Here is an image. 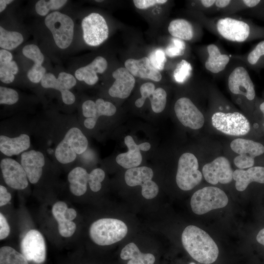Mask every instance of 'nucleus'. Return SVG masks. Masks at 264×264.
Here are the masks:
<instances>
[{
  "label": "nucleus",
  "instance_id": "nucleus-5",
  "mask_svg": "<svg viewBox=\"0 0 264 264\" xmlns=\"http://www.w3.org/2000/svg\"><path fill=\"white\" fill-rule=\"evenodd\" d=\"M228 202V197L223 191L218 187L207 186L194 193L190 204L194 213L202 215L214 209L223 208Z\"/></svg>",
  "mask_w": 264,
  "mask_h": 264
},
{
  "label": "nucleus",
  "instance_id": "nucleus-39",
  "mask_svg": "<svg viewBox=\"0 0 264 264\" xmlns=\"http://www.w3.org/2000/svg\"><path fill=\"white\" fill-rule=\"evenodd\" d=\"M41 85L44 88H51L60 91L61 95L64 94L67 89L65 85L51 73H46L41 81Z\"/></svg>",
  "mask_w": 264,
  "mask_h": 264
},
{
  "label": "nucleus",
  "instance_id": "nucleus-21",
  "mask_svg": "<svg viewBox=\"0 0 264 264\" xmlns=\"http://www.w3.org/2000/svg\"><path fill=\"white\" fill-rule=\"evenodd\" d=\"M21 163L29 182L35 184L40 179L45 164L44 154L40 151L30 150L22 154Z\"/></svg>",
  "mask_w": 264,
  "mask_h": 264
},
{
  "label": "nucleus",
  "instance_id": "nucleus-13",
  "mask_svg": "<svg viewBox=\"0 0 264 264\" xmlns=\"http://www.w3.org/2000/svg\"><path fill=\"white\" fill-rule=\"evenodd\" d=\"M174 110L177 119L185 127L198 130L203 126L204 116L190 98H179L175 104Z\"/></svg>",
  "mask_w": 264,
  "mask_h": 264
},
{
  "label": "nucleus",
  "instance_id": "nucleus-47",
  "mask_svg": "<svg viewBox=\"0 0 264 264\" xmlns=\"http://www.w3.org/2000/svg\"><path fill=\"white\" fill-rule=\"evenodd\" d=\"M257 241L264 246V228L261 229L256 236Z\"/></svg>",
  "mask_w": 264,
  "mask_h": 264
},
{
  "label": "nucleus",
  "instance_id": "nucleus-14",
  "mask_svg": "<svg viewBox=\"0 0 264 264\" xmlns=\"http://www.w3.org/2000/svg\"><path fill=\"white\" fill-rule=\"evenodd\" d=\"M21 251L28 261L39 264L44 263L46 247L42 234L35 229L28 231L21 241Z\"/></svg>",
  "mask_w": 264,
  "mask_h": 264
},
{
  "label": "nucleus",
  "instance_id": "nucleus-6",
  "mask_svg": "<svg viewBox=\"0 0 264 264\" xmlns=\"http://www.w3.org/2000/svg\"><path fill=\"white\" fill-rule=\"evenodd\" d=\"M244 64L233 65L229 69L226 81L230 92L235 96H242L248 101L256 97L254 83Z\"/></svg>",
  "mask_w": 264,
  "mask_h": 264
},
{
  "label": "nucleus",
  "instance_id": "nucleus-16",
  "mask_svg": "<svg viewBox=\"0 0 264 264\" xmlns=\"http://www.w3.org/2000/svg\"><path fill=\"white\" fill-rule=\"evenodd\" d=\"M0 166L4 182L9 187L16 190L27 187L28 179L21 164L13 159L5 158L1 160Z\"/></svg>",
  "mask_w": 264,
  "mask_h": 264
},
{
  "label": "nucleus",
  "instance_id": "nucleus-18",
  "mask_svg": "<svg viewBox=\"0 0 264 264\" xmlns=\"http://www.w3.org/2000/svg\"><path fill=\"white\" fill-rule=\"evenodd\" d=\"M82 110L83 115L87 118L84 122L85 126L92 129L100 116H112L116 112V108L111 103L99 98L95 102L90 100L85 101Z\"/></svg>",
  "mask_w": 264,
  "mask_h": 264
},
{
  "label": "nucleus",
  "instance_id": "nucleus-26",
  "mask_svg": "<svg viewBox=\"0 0 264 264\" xmlns=\"http://www.w3.org/2000/svg\"><path fill=\"white\" fill-rule=\"evenodd\" d=\"M233 178L236 181L235 187L239 191L245 190L252 182L264 184V167L254 166L246 170L237 169L233 172Z\"/></svg>",
  "mask_w": 264,
  "mask_h": 264
},
{
  "label": "nucleus",
  "instance_id": "nucleus-46",
  "mask_svg": "<svg viewBox=\"0 0 264 264\" xmlns=\"http://www.w3.org/2000/svg\"><path fill=\"white\" fill-rule=\"evenodd\" d=\"M11 199V195L3 185L0 186V206L7 204Z\"/></svg>",
  "mask_w": 264,
  "mask_h": 264
},
{
  "label": "nucleus",
  "instance_id": "nucleus-2",
  "mask_svg": "<svg viewBox=\"0 0 264 264\" xmlns=\"http://www.w3.org/2000/svg\"><path fill=\"white\" fill-rule=\"evenodd\" d=\"M183 246L196 261L202 264L215 262L219 255L216 242L203 230L195 225L187 226L181 236Z\"/></svg>",
  "mask_w": 264,
  "mask_h": 264
},
{
  "label": "nucleus",
  "instance_id": "nucleus-17",
  "mask_svg": "<svg viewBox=\"0 0 264 264\" xmlns=\"http://www.w3.org/2000/svg\"><path fill=\"white\" fill-rule=\"evenodd\" d=\"M203 66L208 72L214 74L223 72L229 65L231 57L222 53L215 44H210L202 49Z\"/></svg>",
  "mask_w": 264,
  "mask_h": 264
},
{
  "label": "nucleus",
  "instance_id": "nucleus-29",
  "mask_svg": "<svg viewBox=\"0 0 264 264\" xmlns=\"http://www.w3.org/2000/svg\"><path fill=\"white\" fill-rule=\"evenodd\" d=\"M89 176V174L82 167H77L72 169L67 176L69 190L71 193L76 196L84 195L87 190Z\"/></svg>",
  "mask_w": 264,
  "mask_h": 264
},
{
  "label": "nucleus",
  "instance_id": "nucleus-43",
  "mask_svg": "<svg viewBox=\"0 0 264 264\" xmlns=\"http://www.w3.org/2000/svg\"><path fill=\"white\" fill-rule=\"evenodd\" d=\"M58 79L68 90L76 84V80L75 77L71 74L65 72H60L58 75Z\"/></svg>",
  "mask_w": 264,
  "mask_h": 264
},
{
  "label": "nucleus",
  "instance_id": "nucleus-50",
  "mask_svg": "<svg viewBox=\"0 0 264 264\" xmlns=\"http://www.w3.org/2000/svg\"><path fill=\"white\" fill-rule=\"evenodd\" d=\"M103 1V0H96V1H97V2H101V1Z\"/></svg>",
  "mask_w": 264,
  "mask_h": 264
},
{
  "label": "nucleus",
  "instance_id": "nucleus-20",
  "mask_svg": "<svg viewBox=\"0 0 264 264\" xmlns=\"http://www.w3.org/2000/svg\"><path fill=\"white\" fill-rule=\"evenodd\" d=\"M140 91L141 97L135 101L136 107H142L146 98H149L154 112L160 113L164 110L167 102V93L163 88H155L153 83L147 82L141 86Z\"/></svg>",
  "mask_w": 264,
  "mask_h": 264
},
{
  "label": "nucleus",
  "instance_id": "nucleus-8",
  "mask_svg": "<svg viewBox=\"0 0 264 264\" xmlns=\"http://www.w3.org/2000/svg\"><path fill=\"white\" fill-rule=\"evenodd\" d=\"M213 127L227 135L242 136L247 134L251 130L250 124L242 113L234 111H217L211 117Z\"/></svg>",
  "mask_w": 264,
  "mask_h": 264
},
{
  "label": "nucleus",
  "instance_id": "nucleus-27",
  "mask_svg": "<svg viewBox=\"0 0 264 264\" xmlns=\"http://www.w3.org/2000/svg\"><path fill=\"white\" fill-rule=\"evenodd\" d=\"M107 66V60L102 56H98L89 64L77 69L75 76L79 81H83L89 85H93L98 81L97 73H103Z\"/></svg>",
  "mask_w": 264,
  "mask_h": 264
},
{
  "label": "nucleus",
  "instance_id": "nucleus-22",
  "mask_svg": "<svg viewBox=\"0 0 264 264\" xmlns=\"http://www.w3.org/2000/svg\"><path fill=\"white\" fill-rule=\"evenodd\" d=\"M115 81L108 92L113 97L125 99L128 97L135 83L134 76L125 67H120L112 74Z\"/></svg>",
  "mask_w": 264,
  "mask_h": 264
},
{
  "label": "nucleus",
  "instance_id": "nucleus-31",
  "mask_svg": "<svg viewBox=\"0 0 264 264\" xmlns=\"http://www.w3.org/2000/svg\"><path fill=\"white\" fill-rule=\"evenodd\" d=\"M120 257L122 260H130L127 264H154L155 257L151 253H142L133 242L127 244L121 250Z\"/></svg>",
  "mask_w": 264,
  "mask_h": 264
},
{
  "label": "nucleus",
  "instance_id": "nucleus-25",
  "mask_svg": "<svg viewBox=\"0 0 264 264\" xmlns=\"http://www.w3.org/2000/svg\"><path fill=\"white\" fill-rule=\"evenodd\" d=\"M168 29L173 37L183 41H192L203 35L201 28L196 29L191 22L184 19L172 20L169 24Z\"/></svg>",
  "mask_w": 264,
  "mask_h": 264
},
{
  "label": "nucleus",
  "instance_id": "nucleus-40",
  "mask_svg": "<svg viewBox=\"0 0 264 264\" xmlns=\"http://www.w3.org/2000/svg\"><path fill=\"white\" fill-rule=\"evenodd\" d=\"M105 176V172L100 168H96L89 173L88 184L92 191L96 192L101 189V183Z\"/></svg>",
  "mask_w": 264,
  "mask_h": 264
},
{
  "label": "nucleus",
  "instance_id": "nucleus-11",
  "mask_svg": "<svg viewBox=\"0 0 264 264\" xmlns=\"http://www.w3.org/2000/svg\"><path fill=\"white\" fill-rule=\"evenodd\" d=\"M81 25L85 42L90 46H98L106 40L109 28L106 20L100 14L92 13L82 20Z\"/></svg>",
  "mask_w": 264,
  "mask_h": 264
},
{
  "label": "nucleus",
  "instance_id": "nucleus-42",
  "mask_svg": "<svg viewBox=\"0 0 264 264\" xmlns=\"http://www.w3.org/2000/svg\"><path fill=\"white\" fill-rule=\"evenodd\" d=\"M19 100L18 92L14 89L4 87H0V104L13 105Z\"/></svg>",
  "mask_w": 264,
  "mask_h": 264
},
{
  "label": "nucleus",
  "instance_id": "nucleus-4",
  "mask_svg": "<svg viewBox=\"0 0 264 264\" xmlns=\"http://www.w3.org/2000/svg\"><path fill=\"white\" fill-rule=\"evenodd\" d=\"M88 141L82 132L77 127L70 128L64 138L57 145L55 156L61 163L73 162L77 154H81L87 150Z\"/></svg>",
  "mask_w": 264,
  "mask_h": 264
},
{
  "label": "nucleus",
  "instance_id": "nucleus-24",
  "mask_svg": "<svg viewBox=\"0 0 264 264\" xmlns=\"http://www.w3.org/2000/svg\"><path fill=\"white\" fill-rule=\"evenodd\" d=\"M22 52L25 57L34 62V65L27 72L28 78L33 83H39L46 73L45 68L42 66L44 60L43 53L35 44L25 45L22 48Z\"/></svg>",
  "mask_w": 264,
  "mask_h": 264
},
{
  "label": "nucleus",
  "instance_id": "nucleus-33",
  "mask_svg": "<svg viewBox=\"0 0 264 264\" xmlns=\"http://www.w3.org/2000/svg\"><path fill=\"white\" fill-rule=\"evenodd\" d=\"M23 41L22 35L16 31H9L0 26V46L4 49L12 50Z\"/></svg>",
  "mask_w": 264,
  "mask_h": 264
},
{
  "label": "nucleus",
  "instance_id": "nucleus-30",
  "mask_svg": "<svg viewBox=\"0 0 264 264\" xmlns=\"http://www.w3.org/2000/svg\"><path fill=\"white\" fill-rule=\"evenodd\" d=\"M67 207L65 202L59 201L56 202L52 208L53 216L58 222L59 232L64 237H71L76 229L75 222L67 220L64 216V212Z\"/></svg>",
  "mask_w": 264,
  "mask_h": 264
},
{
  "label": "nucleus",
  "instance_id": "nucleus-44",
  "mask_svg": "<svg viewBox=\"0 0 264 264\" xmlns=\"http://www.w3.org/2000/svg\"><path fill=\"white\" fill-rule=\"evenodd\" d=\"M135 7L140 9H145L156 4H162L167 2V0H134Z\"/></svg>",
  "mask_w": 264,
  "mask_h": 264
},
{
  "label": "nucleus",
  "instance_id": "nucleus-34",
  "mask_svg": "<svg viewBox=\"0 0 264 264\" xmlns=\"http://www.w3.org/2000/svg\"><path fill=\"white\" fill-rule=\"evenodd\" d=\"M0 264H28L22 253L11 247L2 246L0 249Z\"/></svg>",
  "mask_w": 264,
  "mask_h": 264
},
{
  "label": "nucleus",
  "instance_id": "nucleus-28",
  "mask_svg": "<svg viewBox=\"0 0 264 264\" xmlns=\"http://www.w3.org/2000/svg\"><path fill=\"white\" fill-rule=\"evenodd\" d=\"M30 146V137L26 134H21L14 138L0 136V151L7 156L18 155L27 150Z\"/></svg>",
  "mask_w": 264,
  "mask_h": 264
},
{
  "label": "nucleus",
  "instance_id": "nucleus-45",
  "mask_svg": "<svg viewBox=\"0 0 264 264\" xmlns=\"http://www.w3.org/2000/svg\"><path fill=\"white\" fill-rule=\"evenodd\" d=\"M10 233V227L3 215L0 213V239L6 238Z\"/></svg>",
  "mask_w": 264,
  "mask_h": 264
},
{
  "label": "nucleus",
  "instance_id": "nucleus-23",
  "mask_svg": "<svg viewBox=\"0 0 264 264\" xmlns=\"http://www.w3.org/2000/svg\"><path fill=\"white\" fill-rule=\"evenodd\" d=\"M125 66L133 76L155 82L160 81L162 78L160 72L152 65L147 57L139 59H129L125 62Z\"/></svg>",
  "mask_w": 264,
  "mask_h": 264
},
{
  "label": "nucleus",
  "instance_id": "nucleus-12",
  "mask_svg": "<svg viewBox=\"0 0 264 264\" xmlns=\"http://www.w3.org/2000/svg\"><path fill=\"white\" fill-rule=\"evenodd\" d=\"M153 176L152 169L148 167H134L126 171L125 180L130 186H141L142 195L149 199L155 197L159 191L156 183L152 180Z\"/></svg>",
  "mask_w": 264,
  "mask_h": 264
},
{
  "label": "nucleus",
  "instance_id": "nucleus-9",
  "mask_svg": "<svg viewBox=\"0 0 264 264\" xmlns=\"http://www.w3.org/2000/svg\"><path fill=\"white\" fill-rule=\"evenodd\" d=\"M198 159L193 154L185 153L180 156L176 182L180 189L192 190L200 182L202 174L198 170Z\"/></svg>",
  "mask_w": 264,
  "mask_h": 264
},
{
  "label": "nucleus",
  "instance_id": "nucleus-49",
  "mask_svg": "<svg viewBox=\"0 0 264 264\" xmlns=\"http://www.w3.org/2000/svg\"><path fill=\"white\" fill-rule=\"evenodd\" d=\"M260 112L262 113L263 118H264V124L263 126L264 128V100L262 101L259 105L258 107Z\"/></svg>",
  "mask_w": 264,
  "mask_h": 264
},
{
  "label": "nucleus",
  "instance_id": "nucleus-10",
  "mask_svg": "<svg viewBox=\"0 0 264 264\" xmlns=\"http://www.w3.org/2000/svg\"><path fill=\"white\" fill-rule=\"evenodd\" d=\"M230 147L239 154L234 158V163L240 169L253 167L255 158L264 154V145L251 139H235L231 142Z\"/></svg>",
  "mask_w": 264,
  "mask_h": 264
},
{
  "label": "nucleus",
  "instance_id": "nucleus-48",
  "mask_svg": "<svg viewBox=\"0 0 264 264\" xmlns=\"http://www.w3.org/2000/svg\"><path fill=\"white\" fill-rule=\"evenodd\" d=\"M13 1V0H0V12H2L6 8V5Z\"/></svg>",
  "mask_w": 264,
  "mask_h": 264
},
{
  "label": "nucleus",
  "instance_id": "nucleus-35",
  "mask_svg": "<svg viewBox=\"0 0 264 264\" xmlns=\"http://www.w3.org/2000/svg\"><path fill=\"white\" fill-rule=\"evenodd\" d=\"M18 71V65L14 61L0 63V81L5 84L12 83L15 79L14 75Z\"/></svg>",
  "mask_w": 264,
  "mask_h": 264
},
{
  "label": "nucleus",
  "instance_id": "nucleus-7",
  "mask_svg": "<svg viewBox=\"0 0 264 264\" xmlns=\"http://www.w3.org/2000/svg\"><path fill=\"white\" fill-rule=\"evenodd\" d=\"M44 23L51 32L58 47L65 49L69 46L72 41L74 33V23L70 17L55 11L45 17Z\"/></svg>",
  "mask_w": 264,
  "mask_h": 264
},
{
  "label": "nucleus",
  "instance_id": "nucleus-51",
  "mask_svg": "<svg viewBox=\"0 0 264 264\" xmlns=\"http://www.w3.org/2000/svg\"><path fill=\"white\" fill-rule=\"evenodd\" d=\"M196 264L195 263H193V262H192V263H190V264Z\"/></svg>",
  "mask_w": 264,
  "mask_h": 264
},
{
  "label": "nucleus",
  "instance_id": "nucleus-36",
  "mask_svg": "<svg viewBox=\"0 0 264 264\" xmlns=\"http://www.w3.org/2000/svg\"><path fill=\"white\" fill-rule=\"evenodd\" d=\"M192 71L191 64L183 59L176 65L174 71L173 76L176 82L183 83L191 77Z\"/></svg>",
  "mask_w": 264,
  "mask_h": 264
},
{
  "label": "nucleus",
  "instance_id": "nucleus-37",
  "mask_svg": "<svg viewBox=\"0 0 264 264\" xmlns=\"http://www.w3.org/2000/svg\"><path fill=\"white\" fill-rule=\"evenodd\" d=\"M67 1L66 0H49L46 1L40 0L35 5V10L37 14L41 16H45L50 10H56L64 5Z\"/></svg>",
  "mask_w": 264,
  "mask_h": 264
},
{
  "label": "nucleus",
  "instance_id": "nucleus-38",
  "mask_svg": "<svg viewBox=\"0 0 264 264\" xmlns=\"http://www.w3.org/2000/svg\"><path fill=\"white\" fill-rule=\"evenodd\" d=\"M186 49V44L184 41L173 37L165 49V54L169 57L183 56Z\"/></svg>",
  "mask_w": 264,
  "mask_h": 264
},
{
  "label": "nucleus",
  "instance_id": "nucleus-19",
  "mask_svg": "<svg viewBox=\"0 0 264 264\" xmlns=\"http://www.w3.org/2000/svg\"><path fill=\"white\" fill-rule=\"evenodd\" d=\"M124 142L128 148V151L118 154L116 157V161L126 169L137 167L141 164L142 160L140 150H149L151 147V144L148 142H144L137 145L130 135L125 137Z\"/></svg>",
  "mask_w": 264,
  "mask_h": 264
},
{
  "label": "nucleus",
  "instance_id": "nucleus-32",
  "mask_svg": "<svg viewBox=\"0 0 264 264\" xmlns=\"http://www.w3.org/2000/svg\"><path fill=\"white\" fill-rule=\"evenodd\" d=\"M243 62L250 67L256 68L264 65V40L260 42L245 56L231 57Z\"/></svg>",
  "mask_w": 264,
  "mask_h": 264
},
{
  "label": "nucleus",
  "instance_id": "nucleus-41",
  "mask_svg": "<svg viewBox=\"0 0 264 264\" xmlns=\"http://www.w3.org/2000/svg\"><path fill=\"white\" fill-rule=\"evenodd\" d=\"M152 65L157 70H162L167 61L165 52L161 48H156L151 52L148 57Z\"/></svg>",
  "mask_w": 264,
  "mask_h": 264
},
{
  "label": "nucleus",
  "instance_id": "nucleus-1",
  "mask_svg": "<svg viewBox=\"0 0 264 264\" xmlns=\"http://www.w3.org/2000/svg\"><path fill=\"white\" fill-rule=\"evenodd\" d=\"M202 26L220 38L234 43H243L261 36L264 29L255 27L250 22L230 16L210 18L198 12Z\"/></svg>",
  "mask_w": 264,
  "mask_h": 264
},
{
  "label": "nucleus",
  "instance_id": "nucleus-3",
  "mask_svg": "<svg viewBox=\"0 0 264 264\" xmlns=\"http://www.w3.org/2000/svg\"><path fill=\"white\" fill-rule=\"evenodd\" d=\"M127 232V226L123 221L111 218L99 219L89 228L91 239L97 244L103 246L121 241Z\"/></svg>",
  "mask_w": 264,
  "mask_h": 264
},
{
  "label": "nucleus",
  "instance_id": "nucleus-15",
  "mask_svg": "<svg viewBox=\"0 0 264 264\" xmlns=\"http://www.w3.org/2000/svg\"><path fill=\"white\" fill-rule=\"evenodd\" d=\"M233 172L229 161L222 156L217 157L202 167V174L205 180L213 185L230 183L233 179Z\"/></svg>",
  "mask_w": 264,
  "mask_h": 264
}]
</instances>
